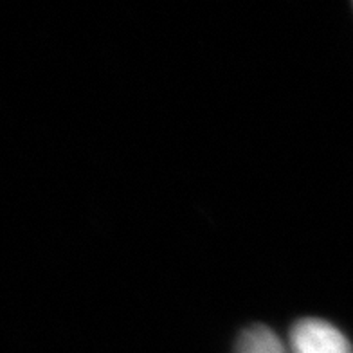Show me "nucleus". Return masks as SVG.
<instances>
[{"label":"nucleus","mask_w":353,"mask_h":353,"mask_svg":"<svg viewBox=\"0 0 353 353\" xmlns=\"http://www.w3.org/2000/svg\"><path fill=\"white\" fill-rule=\"evenodd\" d=\"M290 353H353L339 328L321 319H303L290 334Z\"/></svg>","instance_id":"1"},{"label":"nucleus","mask_w":353,"mask_h":353,"mask_svg":"<svg viewBox=\"0 0 353 353\" xmlns=\"http://www.w3.org/2000/svg\"><path fill=\"white\" fill-rule=\"evenodd\" d=\"M234 353H290V350L270 328L258 325L243 332Z\"/></svg>","instance_id":"2"}]
</instances>
